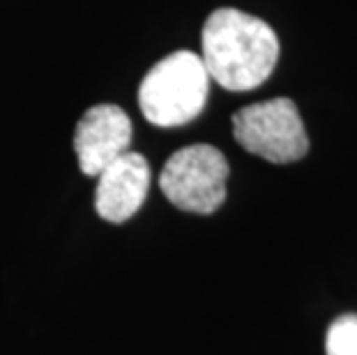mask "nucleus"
Wrapping results in <instances>:
<instances>
[{
    "label": "nucleus",
    "instance_id": "1",
    "mask_svg": "<svg viewBox=\"0 0 357 355\" xmlns=\"http://www.w3.org/2000/svg\"><path fill=\"white\" fill-rule=\"evenodd\" d=\"M201 60L208 77L231 93H247L268 81L279 60V37L263 19L222 7L203 26Z\"/></svg>",
    "mask_w": 357,
    "mask_h": 355
},
{
    "label": "nucleus",
    "instance_id": "2",
    "mask_svg": "<svg viewBox=\"0 0 357 355\" xmlns=\"http://www.w3.org/2000/svg\"><path fill=\"white\" fill-rule=\"evenodd\" d=\"M210 93V77L194 51H176L146 74L139 88V107L148 123L180 127L201 116Z\"/></svg>",
    "mask_w": 357,
    "mask_h": 355
},
{
    "label": "nucleus",
    "instance_id": "3",
    "mask_svg": "<svg viewBox=\"0 0 357 355\" xmlns=\"http://www.w3.org/2000/svg\"><path fill=\"white\" fill-rule=\"evenodd\" d=\"M229 162L222 150L196 143L173 153L164 164L159 187L178 210L210 215L226 201Z\"/></svg>",
    "mask_w": 357,
    "mask_h": 355
},
{
    "label": "nucleus",
    "instance_id": "4",
    "mask_svg": "<svg viewBox=\"0 0 357 355\" xmlns=\"http://www.w3.org/2000/svg\"><path fill=\"white\" fill-rule=\"evenodd\" d=\"M233 137L247 153L272 164H291L309 153L300 111L288 97L249 104L233 116Z\"/></svg>",
    "mask_w": 357,
    "mask_h": 355
},
{
    "label": "nucleus",
    "instance_id": "5",
    "mask_svg": "<svg viewBox=\"0 0 357 355\" xmlns=\"http://www.w3.org/2000/svg\"><path fill=\"white\" fill-rule=\"evenodd\" d=\"M129 143L132 120L116 104H97L88 109L74 132V150L86 176H100L111 162L129 153Z\"/></svg>",
    "mask_w": 357,
    "mask_h": 355
},
{
    "label": "nucleus",
    "instance_id": "6",
    "mask_svg": "<svg viewBox=\"0 0 357 355\" xmlns=\"http://www.w3.org/2000/svg\"><path fill=\"white\" fill-rule=\"evenodd\" d=\"M150 187V164L139 153H125L97 176L95 210L111 224L132 219L143 206Z\"/></svg>",
    "mask_w": 357,
    "mask_h": 355
},
{
    "label": "nucleus",
    "instance_id": "7",
    "mask_svg": "<svg viewBox=\"0 0 357 355\" xmlns=\"http://www.w3.org/2000/svg\"><path fill=\"white\" fill-rule=\"evenodd\" d=\"M328 355H357V314H341L332 321L325 337Z\"/></svg>",
    "mask_w": 357,
    "mask_h": 355
}]
</instances>
